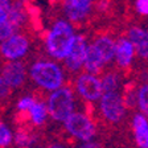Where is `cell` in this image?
Returning a JSON list of instances; mask_svg holds the SVG:
<instances>
[{
  "instance_id": "5b68a950",
  "label": "cell",
  "mask_w": 148,
  "mask_h": 148,
  "mask_svg": "<svg viewBox=\"0 0 148 148\" xmlns=\"http://www.w3.org/2000/svg\"><path fill=\"white\" fill-rule=\"evenodd\" d=\"M99 111L102 116L110 123H118L126 114L123 95L119 91L103 92L99 98Z\"/></svg>"
},
{
  "instance_id": "f1b7e54d",
  "label": "cell",
  "mask_w": 148,
  "mask_h": 148,
  "mask_svg": "<svg viewBox=\"0 0 148 148\" xmlns=\"http://www.w3.org/2000/svg\"><path fill=\"white\" fill-rule=\"evenodd\" d=\"M21 3H25V1H31V0H20Z\"/></svg>"
},
{
  "instance_id": "9c48e42d",
  "label": "cell",
  "mask_w": 148,
  "mask_h": 148,
  "mask_svg": "<svg viewBox=\"0 0 148 148\" xmlns=\"http://www.w3.org/2000/svg\"><path fill=\"white\" fill-rule=\"evenodd\" d=\"M77 91L85 101L95 102L102 97L101 78L92 74H81L75 81Z\"/></svg>"
},
{
  "instance_id": "8992f818",
  "label": "cell",
  "mask_w": 148,
  "mask_h": 148,
  "mask_svg": "<svg viewBox=\"0 0 148 148\" xmlns=\"http://www.w3.org/2000/svg\"><path fill=\"white\" fill-rule=\"evenodd\" d=\"M87 41L83 34H74L68 54L65 57V66L70 71H78L83 68V62L86 57Z\"/></svg>"
},
{
  "instance_id": "277c9868",
  "label": "cell",
  "mask_w": 148,
  "mask_h": 148,
  "mask_svg": "<svg viewBox=\"0 0 148 148\" xmlns=\"http://www.w3.org/2000/svg\"><path fill=\"white\" fill-rule=\"evenodd\" d=\"M66 132L74 139L82 143H91L97 134V126L92 119L85 112L74 111L73 114L64 122Z\"/></svg>"
},
{
  "instance_id": "7a4b0ae2",
  "label": "cell",
  "mask_w": 148,
  "mask_h": 148,
  "mask_svg": "<svg viewBox=\"0 0 148 148\" xmlns=\"http://www.w3.org/2000/svg\"><path fill=\"white\" fill-rule=\"evenodd\" d=\"M29 75L32 81L44 90H54L62 87L64 83V70L57 62L49 60H41L34 62L29 69Z\"/></svg>"
},
{
  "instance_id": "7402d4cb",
  "label": "cell",
  "mask_w": 148,
  "mask_h": 148,
  "mask_svg": "<svg viewBox=\"0 0 148 148\" xmlns=\"http://www.w3.org/2000/svg\"><path fill=\"white\" fill-rule=\"evenodd\" d=\"M36 102V98L34 97H31V95H27V97H23L17 103V111L18 114L21 115L23 118L28 119V111L31 110V107L34 105Z\"/></svg>"
},
{
  "instance_id": "4fadbf2b",
  "label": "cell",
  "mask_w": 148,
  "mask_h": 148,
  "mask_svg": "<svg viewBox=\"0 0 148 148\" xmlns=\"http://www.w3.org/2000/svg\"><path fill=\"white\" fill-rule=\"evenodd\" d=\"M134 139L138 148H148V118L140 112L132 118Z\"/></svg>"
},
{
  "instance_id": "484cf974",
  "label": "cell",
  "mask_w": 148,
  "mask_h": 148,
  "mask_svg": "<svg viewBox=\"0 0 148 148\" xmlns=\"http://www.w3.org/2000/svg\"><path fill=\"white\" fill-rule=\"evenodd\" d=\"M135 7L138 13L148 16V0H135Z\"/></svg>"
},
{
  "instance_id": "5bb4252c",
  "label": "cell",
  "mask_w": 148,
  "mask_h": 148,
  "mask_svg": "<svg viewBox=\"0 0 148 148\" xmlns=\"http://www.w3.org/2000/svg\"><path fill=\"white\" fill-rule=\"evenodd\" d=\"M28 20H29V11L27 9L25 4L21 3L20 0H13L7 21L11 23V25L17 31L21 27H24Z\"/></svg>"
},
{
  "instance_id": "7c38bea8",
  "label": "cell",
  "mask_w": 148,
  "mask_h": 148,
  "mask_svg": "<svg viewBox=\"0 0 148 148\" xmlns=\"http://www.w3.org/2000/svg\"><path fill=\"white\" fill-rule=\"evenodd\" d=\"M135 57V50L127 38H119L115 41V54L114 60L119 68L127 69L132 64V60Z\"/></svg>"
},
{
  "instance_id": "9a60e30c",
  "label": "cell",
  "mask_w": 148,
  "mask_h": 148,
  "mask_svg": "<svg viewBox=\"0 0 148 148\" xmlns=\"http://www.w3.org/2000/svg\"><path fill=\"white\" fill-rule=\"evenodd\" d=\"M105 65L106 64L103 61V58L101 57L98 50L92 46V44L87 45L86 57H85V62H83V69L86 70V73L95 75V74H98L103 69Z\"/></svg>"
},
{
  "instance_id": "d6986e66",
  "label": "cell",
  "mask_w": 148,
  "mask_h": 148,
  "mask_svg": "<svg viewBox=\"0 0 148 148\" xmlns=\"http://www.w3.org/2000/svg\"><path fill=\"white\" fill-rule=\"evenodd\" d=\"M102 94L103 92H112L119 91L120 87V78L116 73H107L106 75L101 78Z\"/></svg>"
},
{
  "instance_id": "ffe728a7",
  "label": "cell",
  "mask_w": 148,
  "mask_h": 148,
  "mask_svg": "<svg viewBox=\"0 0 148 148\" xmlns=\"http://www.w3.org/2000/svg\"><path fill=\"white\" fill-rule=\"evenodd\" d=\"M136 105H138L140 114L148 118V83H144L136 91Z\"/></svg>"
},
{
  "instance_id": "d4e9b609",
  "label": "cell",
  "mask_w": 148,
  "mask_h": 148,
  "mask_svg": "<svg viewBox=\"0 0 148 148\" xmlns=\"http://www.w3.org/2000/svg\"><path fill=\"white\" fill-rule=\"evenodd\" d=\"M11 92H12V89L8 86V83L0 75V102L8 99L9 97H11Z\"/></svg>"
},
{
  "instance_id": "603a6c76",
  "label": "cell",
  "mask_w": 148,
  "mask_h": 148,
  "mask_svg": "<svg viewBox=\"0 0 148 148\" xmlns=\"http://www.w3.org/2000/svg\"><path fill=\"white\" fill-rule=\"evenodd\" d=\"M16 32V29L11 25L9 21L0 23V44L4 42L5 40H8L11 36H13Z\"/></svg>"
},
{
  "instance_id": "ba28073f",
  "label": "cell",
  "mask_w": 148,
  "mask_h": 148,
  "mask_svg": "<svg viewBox=\"0 0 148 148\" xmlns=\"http://www.w3.org/2000/svg\"><path fill=\"white\" fill-rule=\"evenodd\" d=\"M94 5V0H62V9L69 23L85 21L90 16Z\"/></svg>"
},
{
  "instance_id": "30bf717a",
  "label": "cell",
  "mask_w": 148,
  "mask_h": 148,
  "mask_svg": "<svg viewBox=\"0 0 148 148\" xmlns=\"http://www.w3.org/2000/svg\"><path fill=\"white\" fill-rule=\"evenodd\" d=\"M1 77L11 89H17L25 82L27 70L21 61H8L1 68Z\"/></svg>"
},
{
  "instance_id": "52a82bcc",
  "label": "cell",
  "mask_w": 148,
  "mask_h": 148,
  "mask_svg": "<svg viewBox=\"0 0 148 148\" xmlns=\"http://www.w3.org/2000/svg\"><path fill=\"white\" fill-rule=\"evenodd\" d=\"M29 50V40L24 34L15 33L0 44V54L8 61H20Z\"/></svg>"
},
{
  "instance_id": "2e32d148",
  "label": "cell",
  "mask_w": 148,
  "mask_h": 148,
  "mask_svg": "<svg viewBox=\"0 0 148 148\" xmlns=\"http://www.w3.org/2000/svg\"><path fill=\"white\" fill-rule=\"evenodd\" d=\"M92 46L95 48L99 52L101 57L103 58L105 64L111 62L114 60V54H115V41L111 38L110 36H99L97 37Z\"/></svg>"
},
{
  "instance_id": "8fae6325",
  "label": "cell",
  "mask_w": 148,
  "mask_h": 148,
  "mask_svg": "<svg viewBox=\"0 0 148 148\" xmlns=\"http://www.w3.org/2000/svg\"><path fill=\"white\" fill-rule=\"evenodd\" d=\"M127 40L134 46L135 53L143 60H148V31L140 27H132L128 29Z\"/></svg>"
},
{
  "instance_id": "e0dca14e",
  "label": "cell",
  "mask_w": 148,
  "mask_h": 148,
  "mask_svg": "<svg viewBox=\"0 0 148 148\" xmlns=\"http://www.w3.org/2000/svg\"><path fill=\"white\" fill-rule=\"evenodd\" d=\"M48 108H46V105L41 101L34 102V105L31 107V110L28 111V120L31 122L33 126L36 127H41L46 123L48 120Z\"/></svg>"
},
{
  "instance_id": "cb8c5ba5",
  "label": "cell",
  "mask_w": 148,
  "mask_h": 148,
  "mask_svg": "<svg viewBox=\"0 0 148 148\" xmlns=\"http://www.w3.org/2000/svg\"><path fill=\"white\" fill-rule=\"evenodd\" d=\"M11 7H12V0H0V23L8 20Z\"/></svg>"
},
{
  "instance_id": "83f0119b",
  "label": "cell",
  "mask_w": 148,
  "mask_h": 148,
  "mask_svg": "<svg viewBox=\"0 0 148 148\" xmlns=\"http://www.w3.org/2000/svg\"><path fill=\"white\" fill-rule=\"evenodd\" d=\"M81 148H99L97 144H92V143H86V144H83Z\"/></svg>"
},
{
  "instance_id": "6da1fadb",
  "label": "cell",
  "mask_w": 148,
  "mask_h": 148,
  "mask_svg": "<svg viewBox=\"0 0 148 148\" xmlns=\"http://www.w3.org/2000/svg\"><path fill=\"white\" fill-rule=\"evenodd\" d=\"M74 37L73 25L68 20H57L45 34V48L54 60H65Z\"/></svg>"
},
{
  "instance_id": "4316f807",
  "label": "cell",
  "mask_w": 148,
  "mask_h": 148,
  "mask_svg": "<svg viewBox=\"0 0 148 148\" xmlns=\"http://www.w3.org/2000/svg\"><path fill=\"white\" fill-rule=\"evenodd\" d=\"M48 148H66L64 144H61V143H53V144H50Z\"/></svg>"
},
{
  "instance_id": "ac0fdd59",
  "label": "cell",
  "mask_w": 148,
  "mask_h": 148,
  "mask_svg": "<svg viewBox=\"0 0 148 148\" xmlns=\"http://www.w3.org/2000/svg\"><path fill=\"white\" fill-rule=\"evenodd\" d=\"M37 136L25 128H18L13 134V143L17 148H31L36 144Z\"/></svg>"
},
{
  "instance_id": "3957f363",
  "label": "cell",
  "mask_w": 148,
  "mask_h": 148,
  "mask_svg": "<svg viewBox=\"0 0 148 148\" xmlns=\"http://www.w3.org/2000/svg\"><path fill=\"white\" fill-rule=\"evenodd\" d=\"M46 108L48 114L56 122L64 123L75 108V102H74V94L70 87H60V89L52 91V94L46 102Z\"/></svg>"
},
{
  "instance_id": "44dd1931",
  "label": "cell",
  "mask_w": 148,
  "mask_h": 148,
  "mask_svg": "<svg viewBox=\"0 0 148 148\" xmlns=\"http://www.w3.org/2000/svg\"><path fill=\"white\" fill-rule=\"evenodd\" d=\"M13 134L4 122L0 120V148H7L12 144Z\"/></svg>"
}]
</instances>
